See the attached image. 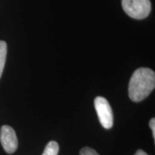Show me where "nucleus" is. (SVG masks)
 Instances as JSON below:
<instances>
[{
    "mask_svg": "<svg viewBox=\"0 0 155 155\" xmlns=\"http://www.w3.org/2000/svg\"><path fill=\"white\" fill-rule=\"evenodd\" d=\"M7 45L5 41L0 40V78L2 75L7 58Z\"/></svg>",
    "mask_w": 155,
    "mask_h": 155,
    "instance_id": "obj_5",
    "label": "nucleus"
},
{
    "mask_svg": "<svg viewBox=\"0 0 155 155\" xmlns=\"http://www.w3.org/2000/svg\"><path fill=\"white\" fill-rule=\"evenodd\" d=\"M59 152V145L55 141H51L45 147L42 155H58Z\"/></svg>",
    "mask_w": 155,
    "mask_h": 155,
    "instance_id": "obj_6",
    "label": "nucleus"
},
{
    "mask_svg": "<svg viewBox=\"0 0 155 155\" xmlns=\"http://www.w3.org/2000/svg\"><path fill=\"white\" fill-rule=\"evenodd\" d=\"M94 106L101 124L106 129H111L114 124V116L108 101L104 97L98 96L94 100Z\"/></svg>",
    "mask_w": 155,
    "mask_h": 155,
    "instance_id": "obj_3",
    "label": "nucleus"
},
{
    "mask_svg": "<svg viewBox=\"0 0 155 155\" xmlns=\"http://www.w3.org/2000/svg\"><path fill=\"white\" fill-rule=\"evenodd\" d=\"M0 141L4 150L8 154H12L17 150L18 147L16 133L11 127L2 126L0 130Z\"/></svg>",
    "mask_w": 155,
    "mask_h": 155,
    "instance_id": "obj_4",
    "label": "nucleus"
},
{
    "mask_svg": "<svg viewBox=\"0 0 155 155\" xmlns=\"http://www.w3.org/2000/svg\"><path fill=\"white\" fill-rule=\"evenodd\" d=\"M121 4L127 15L137 19L146 18L152 9L150 0H122Z\"/></svg>",
    "mask_w": 155,
    "mask_h": 155,
    "instance_id": "obj_2",
    "label": "nucleus"
},
{
    "mask_svg": "<svg viewBox=\"0 0 155 155\" xmlns=\"http://www.w3.org/2000/svg\"><path fill=\"white\" fill-rule=\"evenodd\" d=\"M155 87V73L147 68L134 71L129 84V96L131 101L139 102L150 95Z\"/></svg>",
    "mask_w": 155,
    "mask_h": 155,
    "instance_id": "obj_1",
    "label": "nucleus"
},
{
    "mask_svg": "<svg viewBox=\"0 0 155 155\" xmlns=\"http://www.w3.org/2000/svg\"><path fill=\"white\" fill-rule=\"evenodd\" d=\"M80 155H99L98 153L91 147H83L80 151Z\"/></svg>",
    "mask_w": 155,
    "mask_h": 155,
    "instance_id": "obj_7",
    "label": "nucleus"
},
{
    "mask_svg": "<svg viewBox=\"0 0 155 155\" xmlns=\"http://www.w3.org/2000/svg\"><path fill=\"white\" fill-rule=\"evenodd\" d=\"M150 127L152 131V135L154 137V140H155V119L152 118L150 121Z\"/></svg>",
    "mask_w": 155,
    "mask_h": 155,
    "instance_id": "obj_8",
    "label": "nucleus"
},
{
    "mask_svg": "<svg viewBox=\"0 0 155 155\" xmlns=\"http://www.w3.org/2000/svg\"><path fill=\"white\" fill-rule=\"evenodd\" d=\"M134 155H149V154L145 152L144 151H143L142 150H139L137 151V152L135 153Z\"/></svg>",
    "mask_w": 155,
    "mask_h": 155,
    "instance_id": "obj_9",
    "label": "nucleus"
}]
</instances>
